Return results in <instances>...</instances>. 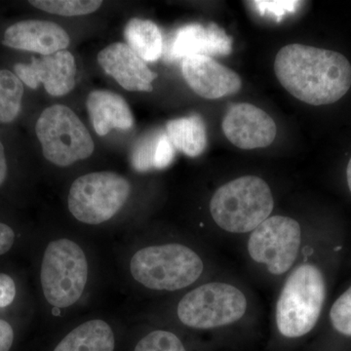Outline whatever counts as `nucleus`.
<instances>
[{
	"mask_svg": "<svg viewBox=\"0 0 351 351\" xmlns=\"http://www.w3.org/2000/svg\"><path fill=\"white\" fill-rule=\"evenodd\" d=\"M243 291L232 284L215 281L186 293L177 306L178 319L195 330H213L239 322L248 311Z\"/></svg>",
	"mask_w": 351,
	"mask_h": 351,
	"instance_id": "423d86ee",
	"label": "nucleus"
},
{
	"mask_svg": "<svg viewBox=\"0 0 351 351\" xmlns=\"http://www.w3.org/2000/svg\"><path fill=\"white\" fill-rule=\"evenodd\" d=\"M166 134L175 149L189 157L199 156L206 149V126L199 114L170 120Z\"/></svg>",
	"mask_w": 351,
	"mask_h": 351,
	"instance_id": "a211bd4d",
	"label": "nucleus"
},
{
	"mask_svg": "<svg viewBox=\"0 0 351 351\" xmlns=\"http://www.w3.org/2000/svg\"><path fill=\"white\" fill-rule=\"evenodd\" d=\"M346 180H348V188L351 193V158L348 162V168H346Z\"/></svg>",
	"mask_w": 351,
	"mask_h": 351,
	"instance_id": "7c9ffc66",
	"label": "nucleus"
},
{
	"mask_svg": "<svg viewBox=\"0 0 351 351\" xmlns=\"http://www.w3.org/2000/svg\"><path fill=\"white\" fill-rule=\"evenodd\" d=\"M15 242V232L10 226L0 223V256L10 250Z\"/></svg>",
	"mask_w": 351,
	"mask_h": 351,
	"instance_id": "cd10ccee",
	"label": "nucleus"
},
{
	"mask_svg": "<svg viewBox=\"0 0 351 351\" xmlns=\"http://www.w3.org/2000/svg\"><path fill=\"white\" fill-rule=\"evenodd\" d=\"M176 149L166 132H162L157 142L154 169L167 168L174 160Z\"/></svg>",
	"mask_w": 351,
	"mask_h": 351,
	"instance_id": "a878e982",
	"label": "nucleus"
},
{
	"mask_svg": "<svg viewBox=\"0 0 351 351\" xmlns=\"http://www.w3.org/2000/svg\"><path fill=\"white\" fill-rule=\"evenodd\" d=\"M29 4L39 10L64 17L88 15L98 10L103 4L100 0H32Z\"/></svg>",
	"mask_w": 351,
	"mask_h": 351,
	"instance_id": "412c9836",
	"label": "nucleus"
},
{
	"mask_svg": "<svg viewBox=\"0 0 351 351\" xmlns=\"http://www.w3.org/2000/svg\"><path fill=\"white\" fill-rule=\"evenodd\" d=\"M226 138L241 149H263L276 140L274 120L251 104H235L226 110L221 123Z\"/></svg>",
	"mask_w": 351,
	"mask_h": 351,
	"instance_id": "9d476101",
	"label": "nucleus"
},
{
	"mask_svg": "<svg viewBox=\"0 0 351 351\" xmlns=\"http://www.w3.org/2000/svg\"><path fill=\"white\" fill-rule=\"evenodd\" d=\"M92 125L99 136H106L114 129L129 130L134 117L126 101L119 94L107 90L92 91L86 101Z\"/></svg>",
	"mask_w": 351,
	"mask_h": 351,
	"instance_id": "dca6fc26",
	"label": "nucleus"
},
{
	"mask_svg": "<svg viewBox=\"0 0 351 351\" xmlns=\"http://www.w3.org/2000/svg\"><path fill=\"white\" fill-rule=\"evenodd\" d=\"M16 297V285L13 278L0 274V308L10 306Z\"/></svg>",
	"mask_w": 351,
	"mask_h": 351,
	"instance_id": "bb28decb",
	"label": "nucleus"
},
{
	"mask_svg": "<svg viewBox=\"0 0 351 351\" xmlns=\"http://www.w3.org/2000/svg\"><path fill=\"white\" fill-rule=\"evenodd\" d=\"M127 45L145 63H154L162 56L164 41L162 32L149 20L131 19L124 29Z\"/></svg>",
	"mask_w": 351,
	"mask_h": 351,
	"instance_id": "6ab92c4d",
	"label": "nucleus"
},
{
	"mask_svg": "<svg viewBox=\"0 0 351 351\" xmlns=\"http://www.w3.org/2000/svg\"><path fill=\"white\" fill-rule=\"evenodd\" d=\"M7 176V162L5 151H4L3 145L0 141V186L5 182Z\"/></svg>",
	"mask_w": 351,
	"mask_h": 351,
	"instance_id": "c756f323",
	"label": "nucleus"
},
{
	"mask_svg": "<svg viewBox=\"0 0 351 351\" xmlns=\"http://www.w3.org/2000/svg\"><path fill=\"white\" fill-rule=\"evenodd\" d=\"M89 265L80 244L69 239L52 240L44 251L40 282L46 302L64 309L80 302L86 288Z\"/></svg>",
	"mask_w": 351,
	"mask_h": 351,
	"instance_id": "39448f33",
	"label": "nucleus"
},
{
	"mask_svg": "<svg viewBox=\"0 0 351 351\" xmlns=\"http://www.w3.org/2000/svg\"><path fill=\"white\" fill-rule=\"evenodd\" d=\"M271 189L262 178L243 176L217 189L210 201L216 225L230 233L255 230L274 211Z\"/></svg>",
	"mask_w": 351,
	"mask_h": 351,
	"instance_id": "20e7f679",
	"label": "nucleus"
},
{
	"mask_svg": "<svg viewBox=\"0 0 351 351\" xmlns=\"http://www.w3.org/2000/svg\"><path fill=\"white\" fill-rule=\"evenodd\" d=\"M24 85L12 71L0 69V122L10 123L22 108Z\"/></svg>",
	"mask_w": 351,
	"mask_h": 351,
	"instance_id": "aec40b11",
	"label": "nucleus"
},
{
	"mask_svg": "<svg viewBox=\"0 0 351 351\" xmlns=\"http://www.w3.org/2000/svg\"><path fill=\"white\" fill-rule=\"evenodd\" d=\"M162 131H152L141 138L132 151L131 162L136 170L154 169L157 142Z\"/></svg>",
	"mask_w": 351,
	"mask_h": 351,
	"instance_id": "5701e85b",
	"label": "nucleus"
},
{
	"mask_svg": "<svg viewBox=\"0 0 351 351\" xmlns=\"http://www.w3.org/2000/svg\"><path fill=\"white\" fill-rule=\"evenodd\" d=\"M274 71L289 93L311 106L336 103L351 86V64L343 55L304 44L284 46Z\"/></svg>",
	"mask_w": 351,
	"mask_h": 351,
	"instance_id": "f257e3e1",
	"label": "nucleus"
},
{
	"mask_svg": "<svg viewBox=\"0 0 351 351\" xmlns=\"http://www.w3.org/2000/svg\"><path fill=\"white\" fill-rule=\"evenodd\" d=\"M251 5L255 7L256 10L263 17H269L271 19L280 21L284 16L287 14L297 12L298 8L302 5V1H295V0H258V1H251Z\"/></svg>",
	"mask_w": 351,
	"mask_h": 351,
	"instance_id": "393cba45",
	"label": "nucleus"
},
{
	"mask_svg": "<svg viewBox=\"0 0 351 351\" xmlns=\"http://www.w3.org/2000/svg\"><path fill=\"white\" fill-rule=\"evenodd\" d=\"M114 348V332L110 325L101 319H92L71 330L54 351H113Z\"/></svg>",
	"mask_w": 351,
	"mask_h": 351,
	"instance_id": "f3484780",
	"label": "nucleus"
},
{
	"mask_svg": "<svg viewBox=\"0 0 351 351\" xmlns=\"http://www.w3.org/2000/svg\"><path fill=\"white\" fill-rule=\"evenodd\" d=\"M182 73L189 88L209 100L230 96L241 89L239 75L212 57L195 55L184 58Z\"/></svg>",
	"mask_w": 351,
	"mask_h": 351,
	"instance_id": "f8f14e48",
	"label": "nucleus"
},
{
	"mask_svg": "<svg viewBox=\"0 0 351 351\" xmlns=\"http://www.w3.org/2000/svg\"><path fill=\"white\" fill-rule=\"evenodd\" d=\"M302 246V228L295 219L270 216L251 232L247 251L252 261L263 265L272 276L290 271Z\"/></svg>",
	"mask_w": 351,
	"mask_h": 351,
	"instance_id": "1a4fd4ad",
	"label": "nucleus"
},
{
	"mask_svg": "<svg viewBox=\"0 0 351 351\" xmlns=\"http://www.w3.org/2000/svg\"><path fill=\"white\" fill-rule=\"evenodd\" d=\"M327 287L319 267L302 263L289 274L276 307L277 330L288 339H299L311 332L319 320Z\"/></svg>",
	"mask_w": 351,
	"mask_h": 351,
	"instance_id": "7ed1b4c3",
	"label": "nucleus"
},
{
	"mask_svg": "<svg viewBox=\"0 0 351 351\" xmlns=\"http://www.w3.org/2000/svg\"><path fill=\"white\" fill-rule=\"evenodd\" d=\"M43 156L49 162L68 167L93 154L91 134L71 108L54 105L45 108L36 125Z\"/></svg>",
	"mask_w": 351,
	"mask_h": 351,
	"instance_id": "6e6552de",
	"label": "nucleus"
},
{
	"mask_svg": "<svg viewBox=\"0 0 351 351\" xmlns=\"http://www.w3.org/2000/svg\"><path fill=\"white\" fill-rule=\"evenodd\" d=\"M13 341V328L7 321L0 319V351L10 350Z\"/></svg>",
	"mask_w": 351,
	"mask_h": 351,
	"instance_id": "c85d7f7f",
	"label": "nucleus"
},
{
	"mask_svg": "<svg viewBox=\"0 0 351 351\" xmlns=\"http://www.w3.org/2000/svg\"><path fill=\"white\" fill-rule=\"evenodd\" d=\"M134 351H186L177 335L166 330H156L138 341Z\"/></svg>",
	"mask_w": 351,
	"mask_h": 351,
	"instance_id": "4be33fe9",
	"label": "nucleus"
},
{
	"mask_svg": "<svg viewBox=\"0 0 351 351\" xmlns=\"http://www.w3.org/2000/svg\"><path fill=\"white\" fill-rule=\"evenodd\" d=\"M98 63L107 75L117 80L127 91L152 92V83L157 73L151 71L142 58L126 43H117L104 48L98 54Z\"/></svg>",
	"mask_w": 351,
	"mask_h": 351,
	"instance_id": "ddd939ff",
	"label": "nucleus"
},
{
	"mask_svg": "<svg viewBox=\"0 0 351 351\" xmlns=\"http://www.w3.org/2000/svg\"><path fill=\"white\" fill-rule=\"evenodd\" d=\"M132 278L154 292H177L198 281L205 265L197 252L181 243L143 247L129 263Z\"/></svg>",
	"mask_w": 351,
	"mask_h": 351,
	"instance_id": "f03ea898",
	"label": "nucleus"
},
{
	"mask_svg": "<svg viewBox=\"0 0 351 351\" xmlns=\"http://www.w3.org/2000/svg\"><path fill=\"white\" fill-rule=\"evenodd\" d=\"M131 195V184L123 176L108 171L77 178L68 196L69 212L80 223L98 226L121 211Z\"/></svg>",
	"mask_w": 351,
	"mask_h": 351,
	"instance_id": "0eeeda50",
	"label": "nucleus"
},
{
	"mask_svg": "<svg viewBox=\"0 0 351 351\" xmlns=\"http://www.w3.org/2000/svg\"><path fill=\"white\" fill-rule=\"evenodd\" d=\"M232 52V38L215 23L189 24L177 29L170 44L171 60L202 56H228Z\"/></svg>",
	"mask_w": 351,
	"mask_h": 351,
	"instance_id": "2eb2a0df",
	"label": "nucleus"
},
{
	"mask_svg": "<svg viewBox=\"0 0 351 351\" xmlns=\"http://www.w3.org/2000/svg\"><path fill=\"white\" fill-rule=\"evenodd\" d=\"M329 317L337 332L351 337V286L332 304Z\"/></svg>",
	"mask_w": 351,
	"mask_h": 351,
	"instance_id": "b1692460",
	"label": "nucleus"
},
{
	"mask_svg": "<svg viewBox=\"0 0 351 351\" xmlns=\"http://www.w3.org/2000/svg\"><path fill=\"white\" fill-rule=\"evenodd\" d=\"M15 75L32 89L43 84L51 96L69 94L75 86L76 64L68 50L59 51L48 56L32 57L31 64H16Z\"/></svg>",
	"mask_w": 351,
	"mask_h": 351,
	"instance_id": "9b49d317",
	"label": "nucleus"
},
{
	"mask_svg": "<svg viewBox=\"0 0 351 351\" xmlns=\"http://www.w3.org/2000/svg\"><path fill=\"white\" fill-rule=\"evenodd\" d=\"M2 43L12 49L48 56L66 50L71 38L68 32L56 23L25 20L10 25L4 32Z\"/></svg>",
	"mask_w": 351,
	"mask_h": 351,
	"instance_id": "4468645a",
	"label": "nucleus"
}]
</instances>
